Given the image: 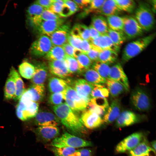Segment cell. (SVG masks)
<instances>
[{"instance_id": "55", "label": "cell", "mask_w": 156, "mask_h": 156, "mask_svg": "<svg viewBox=\"0 0 156 156\" xmlns=\"http://www.w3.org/2000/svg\"><path fill=\"white\" fill-rule=\"evenodd\" d=\"M66 54L68 56L74 57L73 52L75 48L68 42L62 46Z\"/></svg>"}, {"instance_id": "17", "label": "cell", "mask_w": 156, "mask_h": 156, "mask_svg": "<svg viewBox=\"0 0 156 156\" xmlns=\"http://www.w3.org/2000/svg\"><path fill=\"white\" fill-rule=\"evenodd\" d=\"M48 69L52 74L62 78H67L72 74L69 70L65 60L50 61Z\"/></svg>"}, {"instance_id": "54", "label": "cell", "mask_w": 156, "mask_h": 156, "mask_svg": "<svg viewBox=\"0 0 156 156\" xmlns=\"http://www.w3.org/2000/svg\"><path fill=\"white\" fill-rule=\"evenodd\" d=\"M92 47V46L90 41L86 40H82L81 50L83 53L86 54Z\"/></svg>"}, {"instance_id": "48", "label": "cell", "mask_w": 156, "mask_h": 156, "mask_svg": "<svg viewBox=\"0 0 156 156\" xmlns=\"http://www.w3.org/2000/svg\"><path fill=\"white\" fill-rule=\"evenodd\" d=\"M64 4L63 0H53V2L48 10L59 15Z\"/></svg>"}, {"instance_id": "53", "label": "cell", "mask_w": 156, "mask_h": 156, "mask_svg": "<svg viewBox=\"0 0 156 156\" xmlns=\"http://www.w3.org/2000/svg\"><path fill=\"white\" fill-rule=\"evenodd\" d=\"M65 4L67 5L70 8L72 14L77 12L79 10L77 5L73 1L69 0H63Z\"/></svg>"}, {"instance_id": "47", "label": "cell", "mask_w": 156, "mask_h": 156, "mask_svg": "<svg viewBox=\"0 0 156 156\" xmlns=\"http://www.w3.org/2000/svg\"><path fill=\"white\" fill-rule=\"evenodd\" d=\"M82 39L81 38L73 36L70 33L68 38V42L75 48L81 50V45Z\"/></svg>"}, {"instance_id": "34", "label": "cell", "mask_w": 156, "mask_h": 156, "mask_svg": "<svg viewBox=\"0 0 156 156\" xmlns=\"http://www.w3.org/2000/svg\"><path fill=\"white\" fill-rule=\"evenodd\" d=\"M18 71L21 76L24 78L31 79L34 73L35 68L31 64L24 62L19 65Z\"/></svg>"}, {"instance_id": "2", "label": "cell", "mask_w": 156, "mask_h": 156, "mask_svg": "<svg viewBox=\"0 0 156 156\" xmlns=\"http://www.w3.org/2000/svg\"><path fill=\"white\" fill-rule=\"evenodd\" d=\"M155 33L139 38L126 45L122 52V62H128L141 53L152 42L155 36Z\"/></svg>"}, {"instance_id": "36", "label": "cell", "mask_w": 156, "mask_h": 156, "mask_svg": "<svg viewBox=\"0 0 156 156\" xmlns=\"http://www.w3.org/2000/svg\"><path fill=\"white\" fill-rule=\"evenodd\" d=\"M92 66V68L102 77L106 79H109V75L110 68L109 65L98 61L93 63Z\"/></svg>"}, {"instance_id": "44", "label": "cell", "mask_w": 156, "mask_h": 156, "mask_svg": "<svg viewBox=\"0 0 156 156\" xmlns=\"http://www.w3.org/2000/svg\"><path fill=\"white\" fill-rule=\"evenodd\" d=\"M39 17L44 21H57L62 19L59 15L48 9H45Z\"/></svg>"}, {"instance_id": "4", "label": "cell", "mask_w": 156, "mask_h": 156, "mask_svg": "<svg viewBox=\"0 0 156 156\" xmlns=\"http://www.w3.org/2000/svg\"><path fill=\"white\" fill-rule=\"evenodd\" d=\"M50 145L56 147H70L75 148L91 146L92 143L90 141L65 132L60 136L53 139Z\"/></svg>"}, {"instance_id": "59", "label": "cell", "mask_w": 156, "mask_h": 156, "mask_svg": "<svg viewBox=\"0 0 156 156\" xmlns=\"http://www.w3.org/2000/svg\"><path fill=\"white\" fill-rule=\"evenodd\" d=\"M91 0H73L78 5L79 8H83L89 5Z\"/></svg>"}, {"instance_id": "21", "label": "cell", "mask_w": 156, "mask_h": 156, "mask_svg": "<svg viewBox=\"0 0 156 156\" xmlns=\"http://www.w3.org/2000/svg\"><path fill=\"white\" fill-rule=\"evenodd\" d=\"M34 132L39 138L45 142L54 139L60 133L59 128L52 126L39 127L35 130Z\"/></svg>"}, {"instance_id": "42", "label": "cell", "mask_w": 156, "mask_h": 156, "mask_svg": "<svg viewBox=\"0 0 156 156\" xmlns=\"http://www.w3.org/2000/svg\"><path fill=\"white\" fill-rule=\"evenodd\" d=\"M76 59L78 62L80 69L82 72L90 68L92 66L93 63L92 62L86 54L83 53L78 56Z\"/></svg>"}, {"instance_id": "22", "label": "cell", "mask_w": 156, "mask_h": 156, "mask_svg": "<svg viewBox=\"0 0 156 156\" xmlns=\"http://www.w3.org/2000/svg\"><path fill=\"white\" fill-rule=\"evenodd\" d=\"M122 12L115 0H105L101 6L94 12L99 15L108 16L118 15Z\"/></svg>"}, {"instance_id": "6", "label": "cell", "mask_w": 156, "mask_h": 156, "mask_svg": "<svg viewBox=\"0 0 156 156\" xmlns=\"http://www.w3.org/2000/svg\"><path fill=\"white\" fill-rule=\"evenodd\" d=\"M62 93L66 103L73 111L79 112L86 110L88 103L82 99L73 88L68 86Z\"/></svg>"}, {"instance_id": "49", "label": "cell", "mask_w": 156, "mask_h": 156, "mask_svg": "<svg viewBox=\"0 0 156 156\" xmlns=\"http://www.w3.org/2000/svg\"><path fill=\"white\" fill-rule=\"evenodd\" d=\"M87 106L88 109L96 113L101 117L104 115L107 110L96 105L90 101L88 103Z\"/></svg>"}, {"instance_id": "45", "label": "cell", "mask_w": 156, "mask_h": 156, "mask_svg": "<svg viewBox=\"0 0 156 156\" xmlns=\"http://www.w3.org/2000/svg\"><path fill=\"white\" fill-rule=\"evenodd\" d=\"M50 103L54 106L60 105L62 103L64 99L62 92L51 93L49 97Z\"/></svg>"}, {"instance_id": "20", "label": "cell", "mask_w": 156, "mask_h": 156, "mask_svg": "<svg viewBox=\"0 0 156 156\" xmlns=\"http://www.w3.org/2000/svg\"><path fill=\"white\" fill-rule=\"evenodd\" d=\"M70 31L68 25L64 24L48 36L53 46L62 47L68 42V36Z\"/></svg>"}, {"instance_id": "32", "label": "cell", "mask_w": 156, "mask_h": 156, "mask_svg": "<svg viewBox=\"0 0 156 156\" xmlns=\"http://www.w3.org/2000/svg\"><path fill=\"white\" fill-rule=\"evenodd\" d=\"M66 55L62 47L53 46L45 57L50 61L64 60Z\"/></svg>"}, {"instance_id": "63", "label": "cell", "mask_w": 156, "mask_h": 156, "mask_svg": "<svg viewBox=\"0 0 156 156\" xmlns=\"http://www.w3.org/2000/svg\"></svg>"}, {"instance_id": "40", "label": "cell", "mask_w": 156, "mask_h": 156, "mask_svg": "<svg viewBox=\"0 0 156 156\" xmlns=\"http://www.w3.org/2000/svg\"><path fill=\"white\" fill-rule=\"evenodd\" d=\"M109 92L107 88L102 85H94L91 96L92 98H105L109 95Z\"/></svg>"}, {"instance_id": "46", "label": "cell", "mask_w": 156, "mask_h": 156, "mask_svg": "<svg viewBox=\"0 0 156 156\" xmlns=\"http://www.w3.org/2000/svg\"><path fill=\"white\" fill-rule=\"evenodd\" d=\"M80 37L83 40H91L89 28L83 24H77Z\"/></svg>"}, {"instance_id": "3", "label": "cell", "mask_w": 156, "mask_h": 156, "mask_svg": "<svg viewBox=\"0 0 156 156\" xmlns=\"http://www.w3.org/2000/svg\"><path fill=\"white\" fill-rule=\"evenodd\" d=\"M134 17L144 31H149L153 28L155 24L154 16L147 3H139L135 10Z\"/></svg>"}, {"instance_id": "25", "label": "cell", "mask_w": 156, "mask_h": 156, "mask_svg": "<svg viewBox=\"0 0 156 156\" xmlns=\"http://www.w3.org/2000/svg\"><path fill=\"white\" fill-rule=\"evenodd\" d=\"M9 75L14 79L15 84L16 92L13 99L15 101L19 100L25 91L23 81L13 67H11Z\"/></svg>"}, {"instance_id": "19", "label": "cell", "mask_w": 156, "mask_h": 156, "mask_svg": "<svg viewBox=\"0 0 156 156\" xmlns=\"http://www.w3.org/2000/svg\"><path fill=\"white\" fill-rule=\"evenodd\" d=\"M142 117L129 110H125L120 113L116 119V125L119 128H121L133 125L139 122Z\"/></svg>"}, {"instance_id": "51", "label": "cell", "mask_w": 156, "mask_h": 156, "mask_svg": "<svg viewBox=\"0 0 156 156\" xmlns=\"http://www.w3.org/2000/svg\"><path fill=\"white\" fill-rule=\"evenodd\" d=\"M90 101L96 105L107 110L109 107L108 102L105 98H92Z\"/></svg>"}, {"instance_id": "33", "label": "cell", "mask_w": 156, "mask_h": 156, "mask_svg": "<svg viewBox=\"0 0 156 156\" xmlns=\"http://www.w3.org/2000/svg\"><path fill=\"white\" fill-rule=\"evenodd\" d=\"M118 57V53L115 52L108 50H103L99 51L98 61L109 65L115 62Z\"/></svg>"}, {"instance_id": "31", "label": "cell", "mask_w": 156, "mask_h": 156, "mask_svg": "<svg viewBox=\"0 0 156 156\" xmlns=\"http://www.w3.org/2000/svg\"><path fill=\"white\" fill-rule=\"evenodd\" d=\"M106 20L109 29L123 32L124 22L122 17L118 15L110 16H107Z\"/></svg>"}, {"instance_id": "58", "label": "cell", "mask_w": 156, "mask_h": 156, "mask_svg": "<svg viewBox=\"0 0 156 156\" xmlns=\"http://www.w3.org/2000/svg\"><path fill=\"white\" fill-rule=\"evenodd\" d=\"M71 15L72 14L70 8L67 5L64 3L59 16L63 17H66Z\"/></svg>"}, {"instance_id": "28", "label": "cell", "mask_w": 156, "mask_h": 156, "mask_svg": "<svg viewBox=\"0 0 156 156\" xmlns=\"http://www.w3.org/2000/svg\"><path fill=\"white\" fill-rule=\"evenodd\" d=\"M91 25L101 35L107 34L109 28L106 18L103 16L99 15L92 16Z\"/></svg>"}, {"instance_id": "26", "label": "cell", "mask_w": 156, "mask_h": 156, "mask_svg": "<svg viewBox=\"0 0 156 156\" xmlns=\"http://www.w3.org/2000/svg\"><path fill=\"white\" fill-rule=\"evenodd\" d=\"M155 153L147 140L144 139L134 148L129 151V156H150L151 153Z\"/></svg>"}, {"instance_id": "13", "label": "cell", "mask_w": 156, "mask_h": 156, "mask_svg": "<svg viewBox=\"0 0 156 156\" xmlns=\"http://www.w3.org/2000/svg\"><path fill=\"white\" fill-rule=\"evenodd\" d=\"M34 122L38 127H57L60 125V122L57 117L51 112L41 111L38 112L35 117Z\"/></svg>"}, {"instance_id": "9", "label": "cell", "mask_w": 156, "mask_h": 156, "mask_svg": "<svg viewBox=\"0 0 156 156\" xmlns=\"http://www.w3.org/2000/svg\"><path fill=\"white\" fill-rule=\"evenodd\" d=\"M64 22L62 19L57 21H44L39 19L30 25L41 35L49 36L63 25Z\"/></svg>"}, {"instance_id": "10", "label": "cell", "mask_w": 156, "mask_h": 156, "mask_svg": "<svg viewBox=\"0 0 156 156\" xmlns=\"http://www.w3.org/2000/svg\"><path fill=\"white\" fill-rule=\"evenodd\" d=\"M53 46L49 37L46 35H41L31 44L30 52L35 56H42L45 55Z\"/></svg>"}, {"instance_id": "43", "label": "cell", "mask_w": 156, "mask_h": 156, "mask_svg": "<svg viewBox=\"0 0 156 156\" xmlns=\"http://www.w3.org/2000/svg\"><path fill=\"white\" fill-rule=\"evenodd\" d=\"M52 150L55 156H69L76 150L75 148L70 147L58 148L53 147Z\"/></svg>"}, {"instance_id": "1", "label": "cell", "mask_w": 156, "mask_h": 156, "mask_svg": "<svg viewBox=\"0 0 156 156\" xmlns=\"http://www.w3.org/2000/svg\"><path fill=\"white\" fill-rule=\"evenodd\" d=\"M52 109L60 122L71 133L79 135L86 133L81 118L66 103L53 106Z\"/></svg>"}, {"instance_id": "52", "label": "cell", "mask_w": 156, "mask_h": 156, "mask_svg": "<svg viewBox=\"0 0 156 156\" xmlns=\"http://www.w3.org/2000/svg\"><path fill=\"white\" fill-rule=\"evenodd\" d=\"M99 51L92 47L86 54L92 62H94L98 61Z\"/></svg>"}, {"instance_id": "7", "label": "cell", "mask_w": 156, "mask_h": 156, "mask_svg": "<svg viewBox=\"0 0 156 156\" xmlns=\"http://www.w3.org/2000/svg\"><path fill=\"white\" fill-rule=\"evenodd\" d=\"M130 100L134 108L140 111H147L151 107V102L148 95L141 88H136L133 90Z\"/></svg>"}, {"instance_id": "29", "label": "cell", "mask_w": 156, "mask_h": 156, "mask_svg": "<svg viewBox=\"0 0 156 156\" xmlns=\"http://www.w3.org/2000/svg\"><path fill=\"white\" fill-rule=\"evenodd\" d=\"M83 75L86 80L93 85L106 83V79L101 77L92 68H89L84 71Z\"/></svg>"}, {"instance_id": "50", "label": "cell", "mask_w": 156, "mask_h": 156, "mask_svg": "<svg viewBox=\"0 0 156 156\" xmlns=\"http://www.w3.org/2000/svg\"><path fill=\"white\" fill-rule=\"evenodd\" d=\"M105 0H91L88 8L86 9L85 11L88 13L90 12H94L101 6Z\"/></svg>"}, {"instance_id": "41", "label": "cell", "mask_w": 156, "mask_h": 156, "mask_svg": "<svg viewBox=\"0 0 156 156\" xmlns=\"http://www.w3.org/2000/svg\"><path fill=\"white\" fill-rule=\"evenodd\" d=\"M65 60L69 70L71 74H78L82 72L75 58L67 55Z\"/></svg>"}, {"instance_id": "5", "label": "cell", "mask_w": 156, "mask_h": 156, "mask_svg": "<svg viewBox=\"0 0 156 156\" xmlns=\"http://www.w3.org/2000/svg\"><path fill=\"white\" fill-rule=\"evenodd\" d=\"M38 103L30 100L20 99L16 108L17 117L23 121L28 120L36 116L38 113Z\"/></svg>"}, {"instance_id": "61", "label": "cell", "mask_w": 156, "mask_h": 156, "mask_svg": "<svg viewBox=\"0 0 156 156\" xmlns=\"http://www.w3.org/2000/svg\"><path fill=\"white\" fill-rule=\"evenodd\" d=\"M82 53L83 52L81 50L75 48L73 52L74 58L76 59L78 56Z\"/></svg>"}, {"instance_id": "12", "label": "cell", "mask_w": 156, "mask_h": 156, "mask_svg": "<svg viewBox=\"0 0 156 156\" xmlns=\"http://www.w3.org/2000/svg\"><path fill=\"white\" fill-rule=\"evenodd\" d=\"M90 42L92 47L100 51L108 50L118 53L120 47L116 45L107 34L101 35L97 38L92 40Z\"/></svg>"}, {"instance_id": "38", "label": "cell", "mask_w": 156, "mask_h": 156, "mask_svg": "<svg viewBox=\"0 0 156 156\" xmlns=\"http://www.w3.org/2000/svg\"><path fill=\"white\" fill-rule=\"evenodd\" d=\"M118 7L122 11L131 13L135 10L136 3L133 0H115Z\"/></svg>"}, {"instance_id": "8", "label": "cell", "mask_w": 156, "mask_h": 156, "mask_svg": "<svg viewBox=\"0 0 156 156\" xmlns=\"http://www.w3.org/2000/svg\"><path fill=\"white\" fill-rule=\"evenodd\" d=\"M124 22L123 32L126 39L131 40L141 36L144 31L134 17H122Z\"/></svg>"}, {"instance_id": "14", "label": "cell", "mask_w": 156, "mask_h": 156, "mask_svg": "<svg viewBox=\"0 0 156 156\" xmlns=\"http://www.w3.org/2000/svg\"><path fill=\"white\" fill-rule=\"evenodd\" d=\"M73 88L78 95L88 103L92 98L91 94L94 85L83 79L76 80L73 83Z\"/></svg>"}, {"instance_id": "24", "label": "cell", "mask_w": 156, "mask_h": 156, "mask_svg": "<svg viewBox=\"0 0 156 156\" xmlns=\"http://www.w3.org/2000/svg\"><path fill=\"white\" fill-rule=\"evenodd\" d=\"M34 66L35 71L31 79L33 84H44L48 75V68L44 64L38 63Z\"/></svg>"}, {"instance_id": "27", "label": "cell", "mask_w": 156, "mask_h": 156, "mask_svg": "<svg viewBox=\"0 0 156 156\" xmlns=\"http://www.w3.org/2000/svg\"><path fill=\"white\" fill-rule=\"evenodd\" d=\"M68 81L56 77H51L49 81V90L51 93L62 92L69 86Z\"/></svg>"}, {"instance_id": "57", "label": "cell", "mask_w": 156, "mask_h": 156, "mask_svg": "<svg viewBox=\"0 0 156 156\" xmlns=\"http://www.w3.org/2000/svg\"><path fill=\"white\" fill-rule=\"evenodd\" d=\"M88 28L91 40L95 39L101 35L91 25L89 26Z\"/></svg>"}, {"instance_id": "15", "label": "cell", "mask_w": 156, "mask_h": 156, "mask_svg": "<svg viewBox=\"0 0 156 156\" xmlns=\"http://www.w3.org/2000/svg\"><path fill=\"white\" fill-rule=\"evenodd\" d=\"M81 119L84 126L90 129L97 128L104 123L100 116L88 109L83 111Z\"/></svg>"}, {"instance_id": "56", "label": "cell", "mask_w": 156, "mask_h": 156, "mask_svg": "<svg viewBox=\"0 0 156 156\" xmlns=\"http://www.w3.org/2000/svg\"><path fill=\"white\" fill-rule=\"evenodd\" d=\"M53 2V0H38L34 3L38 4L46 9H48Z\"/></svg>"}, {"instance_id": "37", "label": "cell", "mask_w": 156, "mask_h": 156, "mask_svg": "<svg viewBox=\"0 0 156 156\" xmlns=\"http://www.w3.org/2000/svg\"><path fill=\"white\" fill-rule=\"evenodd\" d=\"M107 34L112 42L116 45L119 47L126 40L122 32L114 31L109 28Z\"/></svg>"}, {"instance_id": "11", "label": "cell", "mask_w": 156, "mask_h": 156, "mask_svg": "<svg viewBox=\"0 0 156 156\" xmlns=\"http://www.w3.org/2000/svg\"><path fill=\"white\" fill-rule=\"evenodd\" d=\"M144 139V134L142 132L134 133L120 142L117 145L115 151L117 153L129 151L136 147Z\"/></svg>"}, {"instance_id": "18", "label": "cell", "mask_w": 156, "mask_h": 156, "mask_svg": "<svg viewBox=\"0 0 156 156\" xmlns=\"http://www.w3.org/2000/svg\"><path fill=\"white\" fill-rule=\"evenodd\" d=\"M109 77V78L121 84L126 91H129V86L128 78L120 63L115 64L110 68Z\"/></svg>"}, {"instance_id": "35", "label": "cell", "mask_w": 156, "mask_h": 156, "mask_svg": "<svg viewBox=\"0 0 156 156\" xmlns=\"http://www.w3.org/2000/svg\"><path fill=\"white\" fill-rule=\"evenodd\" d=\"M16 92V86L14 79L9 75L5 85L4 96L5 98L8 100L13 99Z\"/></svg>"}, {"instance_id": "60", "label": "cell", "mask_w": 156, "mask_h": 156, "mask_svg": "<svg viewBox=\"0 0 156 156\" xmlns=\"http://www.w3.org/2000/svg\"><path fill=\"white\" fill-rule=\"evenodd\" d=\"M81 153V156H92V152L87 148H83L78 150Z\"/></svg>"}, {"instance_id": "30", "label": "cell", "mask_w": 156, "mask_h": 156, "mask_svg": "<svg viewBox=\"0 0 156 156\" xmlns=\"http://www.w3.org/2000/svg\"><path fill=\"white\" fill-rule=\"evenodd\" d=\"M106 83L109 92L113 97L118 96L126 91L121 84L111 79H106Z\"/></svg>"}, {"instance_id": "16", "label": "cell", "mask_w": 156, "mask_h": 156, "mask_svg": "<svg viewBox=\"0 0 156 156\" xmlns=\"http://www.w3.org/2000/svg\"><path fill=\"white\" fill-rule=\"evenodd\" d=\"M44 92V84H33L25 91L20 99L30 100L38 103L42 99Z\"/></svg>"}, {"instance_id": "62", "label": "cell", "mask_w": 156, "mask_h": 156, "mask_svg": "<svg viewBox=\"0 0 156 156\" xmlns=\"http://www.w3.org/2000/svg\"><path fill=\"white\" fill-rule=\"evenodd\" d=\"M151 148L155 151H156V142L155 141H152L151 143Z\"/></svg>"}, {"instance_id": "23", "label": "cell", "mask_w": 156, "mask_h": 156, "mask_svg": "<svg viewBox=\"0 0 156 156\" xmlns=\"http://www.w3.org/2000/svg\"><path fill=\"white\" fill-rule=\"evenodd\" d=\"M120 106L119 99L113 100L103 116V123L109 124L117 119L120 113Z\"/></svg>"}, {"instance_id": "39", "label": "cell", "mask_w": 156, "mask_h": 156, "mask_svg": "<svg viewBox=\"0 0 156 156\" xmlns=\"http://www.w3.org/2000/svg\"><path fill=\"white\" fill-rule=\"evenodd\" d=\"M46 9L40 5L34 3L30 5L27 10L28 20L40 16L43 12Z\"/></svg>"}]
</instances>
